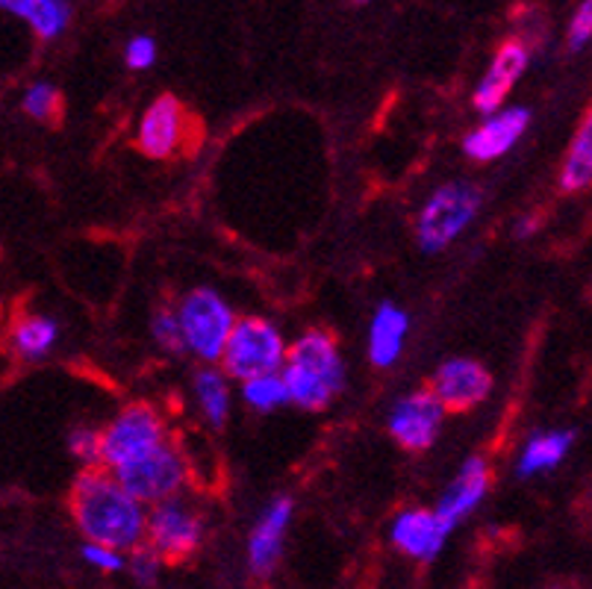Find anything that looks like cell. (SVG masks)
Instances as JSON below:
<instances>
[{
  "instance_id": "1",
  "label": "cell",
  "mask_w": 592,
  "mask_h": 589,
  "mask_svg": "<svg viewBox=\"0 0 592 589\" xmlns=\"http://www.w3.org/2000/svg\"><path fill=\"white\" fill-rule=\"evenodd\" d=\"M71 516L86 540L113 552L139 548L145 510L106 468H86L71 489Z\"/></svg>"
},
{
  "instance_id": "2",
  "label": "cell",
  "mask_w": 592,
  "mask_h": 589,
  "mask_svg": "<svg viewBox=\"0 0 592 589\" xmlns=\"http://www.w3.org/2000/svg\"><path fill=\"white\" fill-rule=\"evenodd\" d=\"M286 339L269 318H236L221 351L227 377L251 381L260 374H277L286 363Z\"/></svg>"
},
{
  "instance_id": "3",
  "label": "cell",
  "mask_w": 592,
  "mask_h": 589,
  "mask_svg": "<svg viewBox=\"0 0 592 589\" xmlns=\"http://www.w3.org/2000/svg\"><path fill=\"white\" fill-rule=\"evenodd\" d=\"M183 348L197 354L201 360H221V351L227 346V337L234 330V313L227 301L213 290H192L180 304L178 313Z\"/></svg>"
},
{
  "instance_id": "4",
  "label": "cell",
  "mask_w": 592,
  "mask_h": 589,
  "mask_svg": "<svg viewBox=\"0 0 592 589\" xmlns=\"http://www.w3.org/2000/svg\"><path fill=\"white\" fill-rule=\"evenodd\" d=\"M162 442H166V424L160 412L148 404H133L106 424V431H101V466L118 472Z\"/></svg>"
},
{
  "instance_id": "5",
  "label": "cell",
  "mask_w": 592,
  "mask_h": 589,
  "mask_svg": "<svg viewBox=\"0 0 592 589\" xmlns=\"http://www.w3.org/2000/svg\"><path fill=\"white\" fill-rule=\"evenodd\" d=\"M480 192L466 183H445L428 197L422 216H419V245L424 251H442L457 239L478 216Z\"/></svg>"
},
{
  "instance_id": "6",
  "label": "cell",
  "mask_w": 592,
  "mask_h": 589,
  "mask_svg": "<svg viewBox=\"0 0 592 589\" xmlns=\"http://www.w3.org/2000/svg\"><path fill=\"white\" fill-rule=\"evenodd\" d=\"M113 475L139 505H160V501L178 496L186 484L189 472L180 451L171 449L169 442H162L145 457L133 460Z\"/></svg>"
},
{
  "instance_id": "7",
  "label": "cell",
  "mask_w": 592,
  "mask_h": 589,
  "mask_svg": "<svg viewBox=\"0 0 592 589\" xmlns=\"http://www.w3.org/2000/svg\"><path fill=\"white\" fill-rule=\"evenodd\" d=\"M145 536L160 560L180 563L197 552V545L204 540V524L186 505H180L174 498L153 505L151 516H145Z\"/></svg>"
},
{
  "instance_id": "8",
  "label": "cell",
  "mask_w": 592,
  "mask_h": 589,
  "mask_svg": "<svg viewBox=\"0 0 592 589\" xmlns=\"http://www.w3.org/2000/svg\"><path fill=\"white\" fill-rule=\"evenodd\" d=\"M489 393H492L489 372L475 360H466V356L442 363L440 372L433 374L431 395L440 401L442 410L466 412L471 407H478L480 401H487Z\"/></svg>"
},
{
  "instance_id": "9",
  "label": "cell",
  "mask_w": 592,
  "mask_h": 589,
  "mask_svg": "<svg viewBox=\"0 0 592 589\" xmlns=\"http://www.w3.org/2000/svg\"><path fill=\"white\" fill-rule=\"evenodd\" d=\"M442 416L445 410L433 398L431 389H419L395 404L392 416H389V433L407 451H424L440 437Z\"/></svg>"
},
{
  "instance_id": "10",
  "label": "cell",
  "mask_w": 592,
  "mask_h": 589,
  "mask_svg": "<svg viewBox=\"0 0 592 589\" xmlns=\"http://www.w3.org/2000/svg\"><path fill=\"white\" fill-rule=\"evenodd\" d=\"M186 110L174 94H160L139 122V148L153 159H169L183 148Z\"/></svg>"
},
{
  "instance_id": "11",
  "label": "cell",
  "mask_w": 592,
  "mask_h": 589,
  "mask_svg": "<svg viewBox=\"0 0 592 589\" xmlns=\"http://www.w3.org/2000/svg\"><path fill=\"white\" fill-rule=\"evenodd\" d=\"M527 124H531V113H527L525 106H510V110L492 113L487 122L480 124L478 131H471L469 136H466L463 150H466L471 159H478V162L504 157V154L522 139Z\"/></svg>"
},
{
  "instance_id": "12",
  "label": "cell",
  "mask_w": 592,
  "mask_h": 589,
  "mask_svg": "<svg viewBox=\"0 0 592 589\" xmlns=\"http://www.w3.org/2000/svg\"><path fill=\"white\" fill-rule=\"evenodd\" d=\"M452 528L440 522V516L433 510H405L392 522L389 540L398 552L415 560H433L442 552V545L448 540Z\"/></svg>"
},
{
  "instance_id": "13",
  "label": "cell",
  "mask_w": 592,
  "mask_h": 589,
  "mask_svg": "<svg viewBox=\"0 0 592 589\" xmlns=\"http://www.w3.org/2000/svg\"><path fill=\"white\" fill-rule=\"evenodd\" d=\"M286 363L316 374L333 393H339L342 384H345V365H342V356H339L337 339L330 337L328 330H307V333H301L286 348Z\"/></svg>"
},
{
  "instance_id": "14",
  "label": "cell",
  "mask_w": 592,
  "mask_h": 589,
  "mask_svg": "<svg viewBox=\"0 0 592 589\" xmlns=\"http://www.w3.org/2000/svg\"><path fill=\"white\" fill-rule=\"evenodd\" d=\"M527 68V47L522 42H504L499 47V54L492 59V66L483 77H480L478 89H475V110L480 113L492 115L499 110L504 98L510 94V89L516 86V80L522 77V71Z\"/></svg>"
},
{
  "instance_id": "15",
  "label": "cell",
  "mask_w": 592,
  "mask_h": 589,
  "mask_svg": "<svg viewBox=\"0 0 592 589\" xmlns=\"http://www.w3.org/2000/svg\"><path fill=\"white\" fill-rule=\"evenodd\" d=\"M292 519V501L289 498H277L269 505V510L263 513L260 524L251 533L248 540V566L254 575L265 578L272 575L277 560H281L283 552V536H286V528H289Z\"/></svg>"
},
{
  "instance_id": "16",
  "label": "cell",
  "mask_w": 592,
  "mask_h": 589,
  "mask_svg": "<svg viewBox=\"0 0 592 589\" xmlns=\"http://www.w3.org/2000/svg\"><path fill=\"white\" fill-rule=\"evenodd\" d=\"M489 489V466L483 457H469L463 463L460 475L454 477L448 492L442 496V501L436 505L433 513L440 516L442 524H448L454 531V524L463 522L466 516L475 510V507L483 501Z\"/></svg>"
},
{
  "instance_id": "17",
  "label": "cell",
  "mask_w": 592,
  "mask_h": 589,
  "mask_svg": "<svg viewBox=\"0 0 592 589\" xmlns=\"http://www.w3.org/2000/svg\"><path fill=\"white\" fill-rule=\"evenodd\" d=\"M407 328H410V318H407L405 309L395 307V304H380L375 318H372V330H368V356H372V363L380 365V369H389L401 356Z\"/></svg>"
},
{
  "instance_id": "18",
  "label": "cell",
  "mask_w": 592,
  "mask_h": 589,
  "mask_svg": "<svg viewBox=\"0 0 592 589\" xmlns=\"http://www.w3.org/2000/svg\"><path fill=\"white\" fill-rule=\"evenodd\" d=\"M572 440H574L572 431L536 433L534 440L525 445V451H522V457H519V475L534 477L543 475V472H551V468L569 454Z\"/></svg>"
},
{
  "instance_id": "19",
  "label": "cell",
  "mask_w": 592,
  "mask_h": 589,
  "mask_svg": "<svg viewBox=\"0 0 592 589\" xmlns=\"http://www.w3.org/2000/svg\"><path fill=\"white\" fill-rule=\"evenodd\" d=\"M3 10L21 15L42 38H57L71 19L66 0H7Z\"/></svg>"
},
{
  "instance_id": "20",
  "label": "cell",
  "mask_w": 592,
  "mask_h": 589,
  "mask_svg": "<svg viewBox=\"0 0 592 589\" xmlns=\"http://www.w3.org/2000/svg\"><path fill=\"white\" fill-rule=\"evenodd\" d=\"M592 180V118L583 115L581 131L574 133V141L566 154L563 171H560V189L563 192H581Z\"/></svg>"
},
{
  "instance_id": "21",
  "label": "cell",
  "mask_w": 592,
  "mask_h": 589,
  "mask_svg": "<svg viewBox=\"0 0 592 589\" xmlns=\"http://www.w3.org/2000/svg\"><path fill=\"white\" fill-rule=\"evenodd\" d=\"M59 328L54 318L27 316L12 328V351L24 360H42L54 348Z\"/></svg>"
},
{
  "instance_id": "22",
  "label": "cell",
  "mask_w": 592,
  "mask_h": 589,
  "mask_svg": "<svg viewBox=\"0 0 592 589\" xmlns=\"http://www.w3.org/2000/svg\"><path fill=\"white\" fill-rule=\"evenodd\" d=\"M195 395L201 410L209 419L213 428H225L227 416H230V384L227 374L216 369H204L195 374Z\"/></svg>"
},
{
  "instance_id": "23",
  "label": "cell",
  "mask_w": 592,
  "mask_h": 589,
  "mask_svg": "<svg viewBox=\"0 0 592 589\" xmlns=\"http://www.w3.org/2000/svg\"><path fill=\"white\" fill-rule=\"evenodd\" d=\"M242 398L254 410L269 412L277 410L283 404L289 401V395H286V386H283L281 372L277 374H260V377H251V381H242Z\"/></svg>"
},
{
  "instance_id": "24",
  "label": "cell",
  "mask_w": 592,
  "mask_h": 589,
  "mask_svg": "<svg viewBox=\"0 0 592 589\" xmlns=\"http://www.w3.org/2000/svg\"><path fill=\"white\" fill-rule=\"evenodd\" d=\"M59 92L54 89L50 83H36L30 86L27 92H24V101H21V106H24V113L33 115V118H38V122H54L59 115Z\"/></svg>"
},
{
  "instance_id": "25",
  "label": "cell",
  "mask_w": 592,
  "mask_h": 589,
  "mask_svg": "<svg viewBox=\"0 0 592 589\" xmlns=\"http://www.w3.org/2000/svg\"><path fill=\"white\" fill-rule=\"evenodd\" d=\"M151 333L153 339H157V346H162L166 351H174V354L186 351V348H183V333H180V321L171 309H160V313L153 316Z\"/></svg>"
},
{
  "instance_id": "26",
  "label": "cell",
  "mask_w": 592,
  "mask_h": 589,
  "mask_svg": "<svg viewBox=\"0 0 592 589\" xmlns=\"http://www.w3.org/2000/svg\"><path fill=\"white\" fill-rule=\"evenodd\" d=\"M71 454H75L80 463H86L89 468L101 466V431H92V428H77L71 433Z\"/></svg>"
},
{
  "instance_id": "27",
  "label": "cell",
  "mask_w": 592,
  "mask_h": 589,
  "mask_svg": "<svg viewBox=\"0 0 592 589\" xmlns=\"http://www.w3.org/2000/svg\"><path fill=\"white\" fill-rule=\"evenodd\" d=\"M160 557L151 552V548H133V557L127 563V569H130L133 580H139V584H157V575H160Z\"/></svg>"
},
{
  "instance_id": "28",
  "label": "cell",
  "mask_w": 592,
  "mask_h": 589,
  "mask_svg": "<svg viewBox=\"0 0 592 589\" xmlns=\"http://www.w3.org/2000/svg\"><path fill=\"white\" fill-rule=\"evenodd\" d=\"M592 36V0H581V7L572 15V24H569V47L572 50H581Z\"/></svg>"
},
{
  "instance_id": "29",
  "label": "cell",
  "mask_w": 592,
  "mask_h": 589,
  "mask_svg": "<svg viewBox=\"0 0 592 589\" xmlns=\"http://www.w3.org/2000/svg\"><path fill=\"white\" fill-rule=\"evenodd\" d=\"M124 59H127V66L133 71H145V68L153 66V59H157V45H153L151 36H136L124 50Z\"/></svg>"
},
{
  "instance_id": "30",
  "label": "cell",
  "mask_w": 592,
  "mask_h": 589,
  "mask_svg": "<svg viewBox=\"0 0 592 589\" xmlns=\"http://www.w3.org/2000/svg\"><path fill=\"white\" fill-rule=\"evenodd\" d=\"M83 557H86V563H89V566H94L98 571H122L124 569L122 552H113V548H106V545L86 543Z\"/></svg>"
},
{
  "instance_id": "31",
  "label": "cell",
  "mask_w": 592,
  "mask_h": 589,
  "mask_svg": "<svg viewBox=\"0 0 592 589\" xmlns=\"http://www.w3.org/2000/svg\"><path fill=\"white\" fill-rule=\"evenodd\" d=\"M351 3H360V7H363V3H372V0H351Z\"/></svg>"
},
{
  "instance_id": "32",
  "label": "cell",
  "mask_w": 592,
  "mask_h": 589,
  "mask_svg": "<svg viewBox=\"0 0 592 589\" xmlns=\"http://www.w3.org/2000/svg\"><path fill=\"white\" fill-rule=\"evenodd\" d=\"M0 7H7V0H0Z\"/></svg>"
},
{
  "instance_id": "33",
  "label": "cell",
  "mask_w": 592,
  "mask_h": 589,
  "mask_svg": "<svg viewBox=\"0 0 592 589\" xmlns=\"http://www.w3.org/2000/svg\"><path fill=\"white\" fill-rule=\"evenodd\" d=\"M555 589H560V587H555Z\"/></svg>"
}]
</instances>
